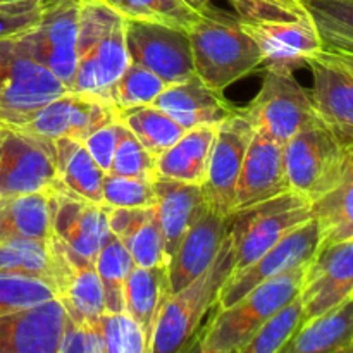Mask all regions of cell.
<instances>
[{
    "label": "cell",
    "mask_w": 353,
    "mask_h": 353,
    "mask_svg": "<svg viewBox=\"0 0 353 353\" xmlns=\"http://www.w3.org/2000/svg\"><path fill=\"white\" fill-rule=\"evenodd\" d=\"M254 133L255 124L245 107H236L217 126L202 192L209 209L224 217L233 212L238 174Z\"/></svg>",
    "instance_id": "12"
},
{
    "label": "cell",
    "mask_w": 353,
    "mask_h": 353,
    "mask_svg": "<svg viewBox=\"0 0 353 353\" xmlns=\"http://www.w3.org/2000/svg\"><path fill=\"white\" fill-rule=\"evenodd\" d=\"M300 299L303 323L353 300V240L317 252L307 268Z\"/></svg>",
    "instance_id": "16"
},
{
    "label": "cell",
    "mask_w": 353,
    "mask_h": 353,
    "mask_svg": "<svg viewBox=\"0 0 353 353\" xmlns=\"http://www.w3.org/2000/svg\"><path fill=\"white\" fill-rule=\"evenodd\" d=\"M288 190L283 143L255 130L238 174L233 212L274 199Z\"/></svg>",
    "instance_id": "17"
},
{
    "label": "cell",
    "mask_w": 353,
    "mask_h": 353,
    "mask_svg": "<svg viewBox=\"0 0 353 353\" xmlns=\"http://www.w3.org/2000/svg\"><path fill=\"white\" fill-rule=\"evenodd\" d=\"M119 112L110 102L68 92L41 107L28 123L14 130L55 141L59 138L85 141L93 131L117 119Z\"/></svg>",
    "instance_id": "14"
},
{
    "label": "cell",
    "mask_w": 353,
    "mask_h": 353,
    "mask_svg": "<svg viewBox=\"0 0 353 353\" xmlns=\"http://www.w3.org/2000/svg\"><path fill=\"white\" fill-rule=\"evenodd\" d=\"M347 353H353V341H352L350 347H348V352H347Z\"/></svg>",
    "instance_id": "50"
},
{
    "label": "cell",
    "mask_w": 353,
    "mask_h": 353,
    "mask_svg": "<svg viewBox=\"0 0 353 353\" xmlns=\"http://www.w3.org/2000/svg\"><path fill=\"white\" fill-rule=\"evenodd\" d=\"M0 128H3V124H2V123H0Z\"/></svg>",
    "instance_id": "51"
},
{
    "label": "cell",
    "mask_w": 353,
    "mask_h": 353,
    "mask_svg": "<svg viewBox=\"0 0 353 353\" xmlns=\"http://www.w3.org/2000/svg\"><path fill=\"white\" fill-rule=\"evenodd\" d=\"M55 190L0 199V241L54 236Z\"/></svg>",
    "instance_id": "26"
},
{
    "label": "cell",
    "mask_w": 353,
    "mask_h": 353,
    "mask_svg": "<svg viewBox=\"0 0 353 353\" xmlns=\"http://www.w3.org/2000/svg\"><path fill=\"white\" fill-rule=\"evenodd\" d=\"M233 271L234 248L228 234L212 264L190 285L165 299L152 333L148 353L188 352L203 316L216 307L217 295Z\"/></svg>",
    "instance_id": "4"
},
{
    "label": "cell",
    "mask_w": 353,
    "mask_h": 353,
    "mask_svg": "<svg viewBox=\"0 0 353 353\" xmlns=\"http://www.w3.org/2000/svg\"><path fill=\"white\" fill-rule=\"evenodd\" d=\"M21 2H31V0H0V3H21Z\"/></svg>",
    "instance_id": "48"
},
{
    "label": "cell",
    "mask_w": 353,
    "mask_h": 353,
    "mask_svg": "<svg viewBox=\"0 0 353 353\" xmlns=\"http://www.w3.org/2000/svg\"><path fill=\"white\" fill-rule=\"evenodd\" d=\"M105 352L148 353V340L140 324L126 312H103L99 319Z\"/></svg>",
    "instance_id": "41"
},
{
    "label": "cell",
    "mask_w": 353,
    "mask_h": 353,
    "mask_svg": "<svg viewBox=\"0 0 353 353\" xmlns=\"http://www.w3.org/2000/svg\"><path fill=\"white\" fill-rule=\"evenodd\" d=\"M309 264L268 279L226 309H216L196 347L200 353H240L269 317L300 293Z\"/></svg>",
    "instance_id": "3"
},
{
    "label": "cell",
    "mask_w": 353,
    "mask_h": 353,
    "mask_svg": "<svg viewBox=\"0 0 353 353\" xmlns=\"http://www.w3.org/2000/svg\"><path fill=\"white\" fill-rule=\"evenodd\" d=\"M109 228L123 241L138 268H155L169 262L154 207H109Z\"/></svg>",
    "instance_id": "25"
},
{
    "label": "cell",
    "mask_w": 353,
    "mask_h": 353,
    "mask_svg": "<svg viewBox=\"0 0 353 353\" xmlns=\"http://www.w3.org/2000/svg\"><path fill=\"white\" fill-rule=\"evenodd\" d=\"M57 353H105L99 324H78L68 317Z\"/></svg>",
    "instance_id": "44"
},
{
    "label": "cell",
    "mask_w": 353,
    "mask_h": 353,
    "mask_svg": "<svg viewBox=\"0 0 353 353\" xmlns=\"http://www.w3.org/2000/svg\"><path fill=\"white\" fill-rule=\"evenodd\" d=\"M323 52L331 59V61L340 64L341 68L347 69V71L353 76V54H341V52H327V50H323Z\"/></svg>",
    "instance_id": "46"
},
{
    "label": "cell",
    "mask_w": 353,
    "mask_h": 353,
    "mask_svg": "<svg viewBox=\"0 0 353 353\" xmlns=\"http://www.w3.org/2000/svg\"><path fill=\"white\" fill-rule=\"evenodd\" d=\"M152 105L164 110L185 130L203 124L219 126L236 109L223 92L207 86L196 74L165 86Z\"/></svg>",
    "instance_id": "22"
},
{
    "label": "cell",
    "mask_w": 353,
    "mask_h": 353,
    "mask_svg": "<svg viewBox=\"0 0 353 353\" xmlns=\"http://www.w3.org/2000/svg\"><path fill=\"white\" fill-rule=\"evenodd\" d=\"M57 299L54 285L33 276L0 271V316Z\"/></svg>",
    "instance_id": "39"
},
{
    "label": "cell",
    "mask_w": 353,
    "mask_h": 353,
    "mask_svg": "<svg viewBox=\"0 0 353 353\" xmlns=\"http://www.w3.org/2000/svg\"><path fill=\"white\" fill-rule=\"evenodd\" d=\"M65 321L59 299L0 316V353H57Z\"/></svg>",
    "instance_id": "18"
},
{
    "label": "cell",
    "mask_w": 353,
    "mask_h": 353,
    "mask_svg": "<svg viewBox=\"0 0 353 353\" xmlns=\"http://www.w3.org/2000/svg\"><path fill=\"white\" fill-rule=\"evenodd\" d=\"M321 250V230L316 217L302 223L286 233L278 243L269 248L254 264L241 271H233L217 295L216 309H226L233 305L247 293L257 288L268 279L302 268L312 262Z\"/></svg>",
    "instance_id": "9"
},
{
    "label": "cell",
    "mask_w": 353,
    "mask_h": 353,
    "mask_svg": "<svg viewBox=\"0 0 353 353\" xmlns=\"http://www.w3.org/2000/svg\"><path fill=\"white\" fill-rule=\"evenodd\" d=\"M245 110L255 130L283 145L300 131L324 124L312 93L295 78V72L265 69L261 90Z\"/></svg>",
    "instance_id": "7"
},
{
    "label": "cell",
    "mask_w": 353,
    "mask_h": 353,
    "mask_svg": "<svg viewBox=\"0 0 353 353\" xmlns=\"http://www.w3.org/2000/svg\"><path fill=\"white\" fill-rule=\"evenodd\" d=\"M186 2H188L190 6H193V7H196V9H200V7L207 6V3H210V2H212V0H186Z\"/></svg>",
    "instance_id": "47"
},
{
    "label": "cell",
    "mask_w": 353,
    "mask_h": 353,
    "mask_svg": "<svg viewBox=\"0 0 353 353\" xmlns=\"http://www.w3.org/2000/svg\"><path fill=\"white\" fill-rule=\"evenodd\" d=\"M155 164H157V157L152 155L121 121L119 138H117L116 150H114L112 162H110L109 174L154 181L157 178Z\"/></svg>",
    "instance_id": "40"
},
{
    "label": "cell",
    "mask_w": 353,
    "mask_h": 353,
    "mask_svg": "<svg viewBox=\"0 0 353 353\" xmlns=\"http://www.w3.org/2000/svg\"><path fill=\"white\" fill-rule=\"evenodd\" d=\"M81 0H43L37 26L21 34L26 50L71 88L78 68Z\"/></svg>",
    "instance_id": "10"
},
{
    "label": "cell",
    "mask_w": 353,
    "mask_h": 353,
    "mask_svg": "<svg viewBox=\"0 0 353 353\" xmlns=\"http://www.w3.org/2000/svg\"><path fill=\"white\" fill-rule=\"evenodd\" d=\"M102 199L107 207H154V181L105 172Z\"/></svg>",
    "instance_id": "42"
},
{
    "label": "cell",
    "mask_w": 353,
    "mask_h": 353,
    "mask_svg": "<svg viewBox=\"0 0 353 353\" xmlns=\"http://www.w3.org/2000/svg\"><path fill=\"white\" fill-rule=\"evenodd\" d=\"M169 295H171V290H169L168 281V264L155 265V268L134 265L131 269L126 286H124L126 312L140 324L148 345H150L159 312Z\"/></svg>",
    "instance_id": "31"
},
{
    "label": "cell",
    "mask_w": 353,
    "mask_h": 353,
    "mask_svg": "<svg viewBox=\"0 0 353 353\" xmlns=\"http://www.w3.org/2000/svg\"><path fill=\"white\" fill-rule=\"evenodd\" d=\"M119 128H121V117L110 121V123L103 124L97 131H93L88 138H85L83 145L93 161L102 168L103 172H109L110 162H112L114 150H116L117 138H119Z\"/></svg>",
    "instance_id": "45"
},
{
    "label": "cell",
    "mask_w": 353,
    "mask_h": 353,
    "mask_svg": "<svg viewBox=\"0 0 353 353\" xmlns=\"http://www.w3.org/2000/svg\"><path fill=\"white\" fill-rule=\"evenodd\" d=\"M319 31L323 50L353 54V0H303Z\"/></svg>",
    "instance_id": "35"
},
{
    "label": "cell",
    "mask_w": 353,
    "mask_h": 353,
    "mask_svg": "<svg viewBox=\"0 0 353 353\" xmlns=\"http://www.w3.org/2000/svg\"><path fill=\"white\" fill-rule=\"evenodd\" d=\"M312 216L321 230V248L353 240V145L345 147L336 185L312 203Z\"/></svg>",
    "instance_id": "27"
},
{
    "label": "cell",
    "mask_w": 353,
    "mask_h": 353,
    "mask_svg": "<svg viewBox=\"0 0 353 353\" xmlns=\"http://www.w3.org/2000/svg\"><path fill=\"white\" fill-rule=\"evenodd\" d=\"M126 45L131 62L147 68L165 85L195 76L192 45L185 31L162 24L126 21Z\"/></svg>",
    "instance_id": "13"
},
{
    "label": "cell",
    "mask_w": 353,
    "mask_h": 353,
    "mask_svg": "<svg viewBox=\"0 0 353 353\" xmlns=\"http://www.w3.org/2000/svg\"><path fill=\"white\" fill-rule=\"evenodd\" d=\"M186 34L195 74L217 92H224L262 65L261 50L240 26L234 12L207 3L200 7V19Z\"/></svg>",
    "instance_id": "2"
},
{
    "label": "cell",
    "mask_w": 353,
    "mask_h": 353,
    "mask_svg": "<svg viewBox=\"0 0 353 353\" xmlns=\"http://www.w3.org/2000/svg\"><path fill=\"white\" fill-rule=\"evenodd\" d=\"M165 86L168 85L157 74L143 65L130 62L126 71L110 88L109 100L121 116L126 110L150 105Z\"/></svg>",
    "instance_id": "38"
},
{
    "label": "cell",
    "mask_w": 353,
    "mask_h": 353,
    "mask_svg": "<svg viewBox=\"0 0 353 353\" xmlns=\"http://www.w3.org/2000/svg\"><path fill=\"white\" fill-rule=\"evenodd\" d=\"M72 269L74 264L69 261L64 247L55 236L45 240L12 238L0 241V271L45 279L55 286L57 296Z\"/></svg>",
    "instance_id": "24"
},
{
    "label": "cell",
    "mask_w": 353,
    "mask_h": 353,
    "mask_svg": "<svg viewBox=\"0 0 353 353\" xmlns=\"http://www.w3.org/2000/svg\"><path fill=\"white\" fill-rule=\"evenodd\" d=\"M155 216L164 236L165 255L171 259L178 250L190 228L209 209L202 185L178 181V179H154Z\"/></svg>",
    "instance_id": "23"
},
{
    "label": "cell",
    "mask_w": 353,
    "mask_h": 353,
    "mask_svg": "<svg viewBox=\"0 0 353 353\" xmlns=\"http://www.w3.org/2000/svg\"><path fill=\"white\" fill-rule=\"evenodd\" d=\"M121 121L155 157L172 147L186 131L171 116L152 103L126 110L121 114Z\"/></svg>",
    "instance_id": "34"
},
{
    "label": "cell",
    "mask_w": 353,
    "mask_h": 353,
    "mask_svg": "<svg viewBox=\"0 0 353 353\" xmlns=\"http://www.w3.org/2000/svg\"><path fill=\"white\" fill-rule=\"evenodd\" d=\"M131 59L126 45V19L121 17L102 37L79 54L69 92L109 100L110 88L126 71Z\"/></svg>",
    "instance_id": "20"
},
{
    "label": "cell",
    "mask_w": 353,
    "mask_h": 353,
    "mask_svg": "<svg viewBox=\"0 0 353 353\" xmlns=\"http://www.w3.org/2000/svg\"><path fill=\"white\" fill-rule=\"evenodd\" d=\"M216 134L217 126L210 124L186 130L172 147L157 157V176L202 185Z\"/></svg>",
    "instance_id": "29"
},
{
    "label": "cell",
    "mask_w": 353,
    "mask_h": 353,
    "mask_svg": "<svg viewBox=\"0 0 353 353\" xmlns=\"http://www.w3.org/2000/svg\"><path fill=\"white\" fill-rule=\"evenodd\" d=\"M312 99L324 126L343 147L353 145V76L323 50L307 61Z\"/></svg>",
    "instance_id": "19"
},
{
    "label": "cell",
    "mask_w": 353,
    "mask_h": 353,
    "mask_svg": "<svg viewBox=\"0 0 353 353\" xmlns=\"http://www.w3.org/2000/svg\"><path fill=\"white\" fill-rule=\"evenodd\" d=\"M245 33L271 71L295 72L323 50L319 31L303 0H230Z\"/></svg>",
    "instance_id": "1"
},
{
    "label": "cell",
    "mask_w": 353,
    "mask_h": 353,
    "mask_svg": "<svg viewBox=\"0 0 353 353\" xmlns=\"http://www.w3.org/2000/svg\"><path fill=\"white\" fill-rule=\"evenodd\" d=\"M290 190L314 203L340 178L345 147L324 124L300 131L283 145Z\"/></svg>",
    "instance_id": "8"
},
{
    "label": "cell",
    "mask_w": 353,
    "mask_h": 353,
    "mask_svg": "<svg viewBox=\"0 0 353 353\" xmlns=\"http://www.w3.org/2000/svg\"><path fill=\"white\" fill-rule=\"evenodd\" d=\"M310 217V200L293 190L231 212L228 216V234L234 248V271L254 264L286 233Z\"/></svg>",
    "instance_id": "6"
},
{
    "label": "cell",
    "mask_w": 353,
    "mask_h": 353,
    "mask_svg": "<svg viewBox=\"0 0 353 353\" xmlns=\"http://www.w3.org/2000/svg\"><path fill=\"white\" fill-rule=\"evenodd\" d=\"M133 268L134 262L128 248L116 234L110 233L95 259L97 274L102 281L103 296H105V312L126 310L124 286Z\"/></svg>",
    "instance_id": "36"
},
{
    "label": "cell",
    "mask_w": 353,
    "mask_h": 353,
    "mask_svg": "<svg viewBox=\"0 0 353 353\" xmlns=\"http://www.w3.org/2000/svg\"><path fill=\"white\" fill-rule=\"evenodd\" d=\"M43 0L21 3H0V40L16 38L37 26Z\"/></svg>",
    "instance_id": "43"
},
{
    "label": "cell",
    "mask_w": 353,
    "mask_h": 353,
    "mask_svg": "<svg viewBox=\"0 0 353 353\" xmlns=\"http://www.w3.org/2000/svg\"><path fill=\"white\" fill-rule=\"evenodd\" d=\"M228 236V217L207 209L188 230L178 250L168 262L171 293L179 292L199 278L214 262Z\"/></svg>",
    "instance_id": "21"
},
{
    "label": "cell",
    "mask_w": 353,
    "mask_h": 353,
    "mask_svg": "<svg viewBox=\"0 0 353 353\" xmlns=\"http://www.w3.org/2000/svg\"><path fill=\"white\" fill-rule=\"evenodd\" d=\"M57 299L62 302L65 314L72 323L97 326L105 312V296L95 264L74 265L69 278L59 290Z\"/></svg>",
    "instance_id": "32"
},
{
    "label": "cell",
    "mask_w": 353,
    "mask_h": 353,
    "mask_svg": "<svg viewBox=\"0 0 353 353\" xmlns=\"http://www.w3.org/2000/svg\"><path fill=\"white\" fill-rule=\"evenodd\" d=\"M353 341V300L302 324L281 353H347Z\"/></svg>",
    "instance_id": "30"
},
{
    "label": "cell",
    "mask_w": 353,
    "mask_h": 353,
    "mask_svg": "<svg viewBox=\"0 0 353 353\" xmlns=\"http://www.w3.org/2000/svg\"><path fill=\"white\" fill-rule=\"evenodd\" d=\"M109 234V207L105 203L86 202L55 190L54 236L72 264H95Z\"/></svg>",
    "instance_id": "15"
},
{
    "label": "cell",
    "mask_w": 353,
    "mask_h": 353,
    "mask_svg": "<svg viewBox=\"0 0 353 353\" xmlns=\"http://www.w3.org/2000/svg\"><path fill=\"white\" fill-rule=\"evenodd\" d=\"M303 321V303L299 293L292 302L265 321L264 326L241 348L240 353H281L285 345L302 327Z\"/></svg>",
    "instance_id": "37"
},
{
    "label": "cell",
    "mask_w": 353,
    "mask_h": 353,
    "mask_svg": "<svg viewBox=\"0 0 353 353\" xmlns=\"http://www.w3.org/2000/svg\"><path fill=\"white\" fill-rule=\"evenodd\" d=\"M6 128H7V126L0 128V145H2V137H3V131H6Z\"/></svg>",
    "instance_id": "49"
},
{
    "label": "cell",
    "mask_w": 353,
    "mask_h": 353,
    "mask_svg": "<svg viewBox=\"0 0 353 353\" xmlns=\"http://www.w3.org/2000/svg\"><path fill=\"white\" fill-rule=\"evenodd\" d=\"M69 88L33 57L19 37L0 40V123L19 128Z\"/></svg>",
    "instance_id": "5"
},
{
    "label": "cell",
    "mask_w": 353,
    "mask_h": 353,
    "mask_svg": "<svg viewBox=\"0 0 353 353\" xmlns=\"http://www.w3.org/2000/svg\"><path fill=\"white\" fill-rule=\"evenodd\" d=\"M126 21L162 24L188 33L200 19V9L186 0H103Z\"/></svg>",
    "instance_id": "33"
},
{
    "label": "cell",
    "mask_w": 353,
    "mask_h": 353,
    "mask_svg": "<svg viewBox=\"0 0 353 353\" xmlns=\"http://www.w3.org/2000/svg\"><path fill=\"white\" fill-rule=\"evenodd\" d=\"M57 154V192L93 203H103L102 183L105 172L93 161L83 141L59 138L54 141Z\"/></svg>",
    "instance_id": "28"
},
{
    "label": "cell",
    "mask_w": 353,
    "mask_h": 353,
    "mask_svg": "<svg viewBox=\"0 0 353 353\" xmlns=\"http://www.w3.org/2000/svg\"><path fill=\"white\" fill-rule=\"evenodd\" d=\"M57 183L55 143L6 128L0 145V199L54 190Z\"/></svg>",
    "instance_id": "11"
}]
</instances>
